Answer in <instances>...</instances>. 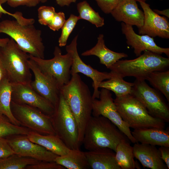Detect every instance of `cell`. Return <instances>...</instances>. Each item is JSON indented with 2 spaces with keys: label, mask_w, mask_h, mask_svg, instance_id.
<instances>
[{
  "label": "cell",
  "mask_w": 169,
  "mask_h": 169,
  "mask_svg": "<svg viewBox=\"0 0 169 169\" xmlns=\"http://www.w3.org/2000/svg\"><path fill=\"white\" fill-rule=\"evenodd\" d=\"M60 93L65 99L77 124L79 140L82 142L85 130L92 116L93 99L88 86L78 74L71 75Z\"/></svg>",
  "instance_id": "6da1fadb"
},
{
  "label": "cell",
  "mask_w": 169,
  "mask_h": 169,
  "mask_svg": "<svg viewBox=\"0 0 169 169\" xmlns=\"http://www.w3.org/2000/svg\"><path fill=\"white\" fill-rule=\"evenodd\" d=\"M129 140L110 120L100 115L92 116L86 126L82 143L88 151L108 148L115 152L120 142Z\"/></svg>",
  "instance_id": "7a4b0ae2"
},
{
  "label": "cell",
  "mask_w": 169,
  "mask_h": 169,
  "mask_svg": "<svg viewBox=\"0 0 169 169\" xmlns=\"http://www.w3.org/2000/svg\"><path fill=\"white\" fill-rule=\"evenodd\" d=\"M169 67V58L145 50L135 59L119 60L109 69L111 72L123 78L132 76L136 79L145 80L151 72L167 70Z\"/></svg>",
  "instance_id": "3957f363"
},
{
  "label": "cell",
  "mask_w": 169,
  "mask_h": 169,
  "mask_svg": "<svg viewBox=\"0 0 169 169\" xmlns=\"http://www.w3.org/2000/svg\"><path fill=\"white\" fill-rule=\"evenodd\" d=\"M9 36L23 51L35 57L44 59L45 46L42 31L34 24L23 25L16 20L0 22V33Z\"/></svg>",
  "instance_id": "277c9868"
},
{
  "label": "cell",
  "mask_w": 169,
  "mask_h": 169,
  "mask_svg": "<svg viewBox=\"0 0 169 169\" xmlns=\"http://www.w3.org/2000/svg\"><path fill=\"white\" fill-rule=\"evenodd\" d=\"M114 101L120 116L130 128H165V122L151 115L144 105L131 95L116 97Z\"/></svg>",
  "instance_id": "5b68a950"
},
{
  "label": "cell",
  "mask_w": 169,
  "mask_h": 169,
  "mask_svg": "<svg viewBox=\"0 0 169 169\" xmlns=\"http://www.w3.org/2000/svg\"><path fill=\"white\" fill-rule=\"evenodd\" d=\"M0 59L12 84H29L32 81L28 63L29 54L22 50L13 39L0 47Z\"/></svg>",
  "instance_id": "8992f818"
},
{
  "label": "cell",
  "mask_w": 169,
  "mask_h": 169,
  "mask_svg": "<svg viewBox=\"0 0 169 169\" xmlns=\"http://www.w3.org/2000/svg\"><path fill=\"white\" fill-rule=\"evenodd\" d=\"M51 118L56 135L69 149L80 150L81 144L76 121L61 93Z\"/></svg>",
  "instance_id": "52a82bcc"
},
{
  "label": "cell",
  "mask_w": 169,
  "mask_h": 169,
  "mask_svg": "<svg viewBox=\"0 0 169 169\" xmlns=\"http://www.w3.org/2000/svg\"><path fill=\"white\" fill-rule=\"evenodd\" d=\"M10 107L13 115L21 126L42 135H56L50 116L36 108L12 101Z\"/></svg>",
  "instance_id": "ba28073f"
},
{
  "label": "cell",
  "mask_w": 169,
  "mask_h": 169,
  "mask_svg": "<svg viewBox=\"0 0 169 169\" xmlns=\"http://www.w3.org/2000/svg\"><path fill=\"white\" fill-rule=\"evenodd\" d=\"M63 55L60 48L55 47L54 57L50 59L38 58L29 55L37 67L44 74L54 79L61 88L67 84L71 78V68L72 58L70 52Z\"/></svg>",
  "instance_id": "9c48e42d"
},
{
  "label": "cell",
  "mask_w": 169,
  "mask_h": 169,
  "mask_svg": "<svg viewBox=\"0 0 169 169\" xmlns=\"http://www.w3.org/2000/svg\"><path fill=\"white\" fill-rule=\"evenodd\" d=\"M131 95L138 99L152 116L169 122V108L160 93L142 79H136Z\"/></svg>",
  "instance_id": "30bf717a"
},
{
  "label": "cell",
  "mask_w": 169,
  "mask_h": 169,
  "mask_svg": "<svg viewBox=\"0 0 169 169\" xmlns=\"http://www.w3.org/2000/svg\"><path fill=\"white\" fill-rule=\"evenodd\" d=\"M99 100H93L92 114L93 116L101 115L108 119L132 143L137 142L132 136L130 128L123 120L118 112L110 90L102 88Z\"/></svg>",
  "instance_id": "8fae6325"
},
{
  "label": "cell",
  "mask_w": 169,
  "mask_h": 169,
  "mask_svg": "<svg viewBox=\"0 0 169 169\" xmlns=\"http://www.w3.org/2000/svg\"><path fill=\"white\" fill-rule=\"evenodd\" d=\"M78 37L77 35L70 44L66 47V51L71 53L72 58L73 61L70 70L71 75L80 73L90 78L93 80L92 85L94 89L92 95L93 99H99L100 91L99 90V88L100 84L105 80L110 79L111 75L110 72H101L94 69L82 60L77 50Z\"/></svg>",
  "instance_id": "7c38bea8"
},
{
  "label": "cell",
  "mask_w": 169,
  "mask_h": 169,
  "mask_svg": "<svg viewBox=\"0 0 169 169\" xmlns=\"http://www.w3.org/2000/svg\"><path fill=\"white\" fill-rule=\"evenodd\" d=\"M14 152L20 156L39 161H54L58 156L43 146L34 143L25 135L16 134L5 138Z\"/></svg>",
  "instance_id": "4fadbf2b"
},
{
  "label": "cell",
  "mask_w": 169,
  "mask_h": 169,
  "mask_svg": "<svg viewBox=\"0 0 169 169\" xmlns=\"http://www.w3.org/2000/svg\"><path fill=\"white\" fill-rule=\"evenodd\" d=\"M11 101L36 108L50 116L55 110L54 106L33 90L30 84H12Z\"/></svg>",
  "instance_id": "5bb4252c"
},
{
  "label": "cell",
  "mask_w": 169,
  "mask_h": 169,
  "mask_svg": "<svg viewBox=\"0 0 169 169\" xmlns=\"http://www.w3.org/2000/svg\"><path fill=\"white\" fill-rule=\"evenodd\" d=\"M28 63L34 76V80L30 83V86L55 107L59 100L60 87L54 79L41 72L32 60L29 58Z\"/></svg>",
  "instance_id": "9a60e30c"
},
{
  "label": "cell",
  "mask_w": 169,
  "mask_h": 169,
  "mask_svg": "<svg viewBox=\"0 0 169 169\" xmlns=\"http://www.w3.org/2000/svg\"><path fill=\"white\" fill-rule=\"evenodd\" d=\"M139 2L144 14L143 24L138 28L139 34L169 39V22L167 18L155 13L145 2Z\"/></svg>",
  "instance_id": "2e32d148"
},
{
  "label": "cell",
  "mask_w": 169,
  "mask_h": 169,
  "mask_svg": "<svg viewBox=\"0 0 169 169\" xmlns=\"http://www.w3.org/2000/svg\"><path fill=\"white\" fill-rule=\"evenodd\" d=\"M121 31L126 39L127 44L134 49L136 55L138 57L142 51L148 50L159 54H165L169 56V48L160 47L156 44L153 38L146 35H139L136 33L132 26L122 22Z\"/></svg>",
  "instance_id": "e0dca14e"
},
{
  "label": "cell",
  "mask_w": 169,
  "mask_h": 169,
  "mask_svg": "<svg viewBox=\"0 0 169 169\" xmlns=\"http://www.w3.org/2000/svg\"><path fill=\"white\" fill-rule=\"evenodd\" d=\"M110 14L116 21L135 25L138 28L144 23V12L139 8L135 0H120Z\"/></svg>",
  "instance_id": "ac0fdd59"
},
{
  "label": "cell",
  "mask_w": 169,
  "mask_h": 169,
  "mask_svg": "<svg viewBox=\"0 0 169 169\" xmlns=\"http://www.w3.org/2000/svg\"><path fill=\"white\" fill-rule=\"evenodd\" d=\"M133 147L134 157L144 167L151 169H168L155 146L137 142Z\"/></svg>",
  "instance_id": "d6986e66"
},
{
  "label": "cell",
  "mask_w": 169,
  "mask_h": 169,
  "mask_svg": "<svg viewBox=\"0 0 169 169\" xmlns=\"http://www.w3.org/2000/svg\"><path fill=\"white\" fill-rule=\"evenodd\" d=\"M131 134L137 142L169 147V130L157 128L134 129Z\"/></svg>",
  "instance_id": "ffe728a7"
},
{
  "label": "cell",
  "mask_w": 169,
  "mask_h": 169,
  "mask_svg": "<svg viewBox=\"0 0 169 169\" xmlns=\"http://www.w3.org/2000/svg\"><path fill=\"white\" fill-rule=\"evenodd\" d=\"M114 151L104 148L84 152V153L92 169H121L116 162Z\"/></svg>",
  "instance_id": "44dd1931"
},
{
  "label": "cell",
  "mask_w": 169,
  "mask_h": 169,
  "mask_svg": "<svg viewBox=\"0 0 169 169\" xmlns=\"http://www.w3.org/2000/svg\"><path fill=\"white\" fill-rule=\"evenodd\" d=\"M104 37L103 34H99L96 44L91 49L83 52L81 55L83 56H96L99 59L101 64L109 69L120 59L127 57L128 55L124 53L115 52L109 49L105 45Z\"/></svg>",
  "instance_id": "7402d4cb"
},
{
  "label": "cell",
  "mask_w": 169,
  "mask_h": 169,
  "mask_svg": "<svg viewBox=\"0 0 169 169\" xmlns=\"http://www.w3.org/2000/svg\"><path fill=\"white\" fill-rule=\"evenodd\" d=\"M27 136L31 141L43 146L58 156L66 155L72 150L56 135H43L31 131Z\"/></svg>",
  "instance_id": "603a6c76"
},
{
  "label": "cell",
  "mask_w": 169,
  "mask_h": 169,
  "mask_svg": "<svg viewBox=\"0 0 169 169\" xmlns=\"http://www.w3.org/2000/svg\"><path fill=\"white\" fill-rule=\"evenodd\" d=\"M134 157L133 147L128 140L122 141L118 144L115 152V158L121 169H141Z\"/></svg>",
  "instance_id": "cb8c5ba5"
},
{
  "label": "cell",
  "mask_w": 169,
  "mask_h": 169,
  "mask_svg": "<svg viewBox=\"0 0 169 169\" xmlns=\"http://www.w3.org/2000/svg\"><path fill=\"white\" fill-rule=\"evenodd\" d=\"M12 93V83L7 76L0 81V114L6 116L13 124L21 126L12 112L10 104Z\"/></svg>",
  "instance_id": "d4e9b609"
},
{
  "label": "cell",
  "mask_w": 169,
  "mask_h": 169,
  "mask_svg": "<svg viewBox=\"0 0 169 169\" xmlns=\"http://www.w3.org/2000/svg\"><path fill=\"white\" fill-rule=\"evenodd\" d=\"M54 161L68 169H86L90 167L84 152L80 150H71L66 155L58 156Z\"/></svg>",
  "instance_id": "484cf974"
},
{
  "label": "cell",
  "mask_w": 169,
  "mask_h": 169,
  "mask_svg": "<svg viewBox=\"0 0 169 169\" xmlns=\"http://www.w3.org/2000/svg\"><path fill=\"white\" fill-rule=\"evenodd\" d=\"M111 77L106 81H102L99 88H103L112 91L116 97H121L131 94L134 85L133 83L126 82L123 78L110 71Z\"/></svg>",
  "instance_id": "4316f807"
},
{
  "label": "cell",
  "mask_w": 169,
  "mask_h": 169,
  "mask_svg": "<svg viewBox=\"0 0 169 169\" xmlns=\"http://www.w3.org/2000/svg\"><path fill=\"white\" fill-rule=\"evenodd\" d=\"M146 80L165 97L169 102V70L155 71L150 73Z\"/></svg>",
  "instance_id": "83f0119b"
},
{
  "label": "cell",
  "mask_w": 169,
  "mask_h": 169,
  "mask_svg": "<svg viewBox=\"0 0 169 169\" xmlns=\"http://www.w3.org/2000/svg\"><path fill=\"white\" fill-rule=\"evenodd\" d=\"M39 161L32 158L14 153L0 158V169H25L27 166Z\"/></svg>",
  "instance_id": "f1b7e54d"
},
{
  "label": "cell",
  "mask_w": 169,
  "mask_h": 169,
  "mask_svg": "<svg viewBox=\"0 0 169 169\" xmlns=\"http://www.w3.org/2000/svg\"><path fill=\"white\" fill-rule=\"evenodd\" d=\"M77 8L80 19L87 20L97 28L102 27L104 25V18L93 9L87 1L84 0L78 3Z\"/></svg>",
  "instance_id": "f546056e"
},
{
  "label": "cell",
  "mask_w": 169,
  "mask_h": 169,
  "mask_svg": "<svg viewBox=\"0 0 169 169\" xmlns=\"http://www.w3.org/2000/svg\"><path fill=\"white\" fill-rule=\"evenodd\" d=\"M28 129L12 123L5 115L0 114V137L16 134L27 135L30 131Z\"/></svg>",
  "instance_id": "4dcf8cb0"
},
{
  "label": "cell",
  "mask_w": 169,
  "mask_h": 169,
  "mask_svg": "<svg viewBox=\"0 0 169 169\" xmlns=\"http://www.w3.org/2000/svg\"><path fill=\"white\" fill-rule=\"evenodd\" d=\"M79 20L78 16L71 14L66 20L61 28V33L58 40L60 47L64 46L66 45L69 37Z\"/></svg>",
  "instance_id": "1f68e13d"
},
{
  "label": "cell",
  "mask_w": 169,
  "mask_h": 169,
  "mask_svg": "<svg viewBox=\"0 0 169 169\" xmlns=\"http://www.w3.org/2000/svg\"><path fill=\"white\" fill-rule=\"evenodd\" d=\"M38 22L41 25L47 26L56 12L53 7L42 6L38 8Z\"/></svg>",
  "instance_id": "d6a6232c"
},
{
  "label": "cell",
  "mask_w": 169,
  "mask_h": 169,
  "mask_svg": "<svg viewBox=\"0 0 169 169\" xmlns=\"http://www.w3.org/2000/svg\"><path fill=\"white\" fill-rule=\"evenodd\" d=\"M3 14H7L14 18L15 20L19 23L23 25L33 24L35 23V20L33 18H28L24 17L22 13L18 11L14 13H11L5 10L2 6L0 3V18H1Z\"/></svg>",
  "instance_id": "836d02e7"
},
{
  "label": "cell",
  "mask_w": 169,
  "mask_h": 169,
  "mask_svg": "<svg viewBox=\"0 0 169 169\" xmlns=\"http://www.w3.org/2000/svg\"><path fill=\"white\" fill-rule=\"evenodd\" d=\"M66 20L65 14L63 12H56L47 26L53 31H58L61 28Z\"/></svg>",
  "instance_id": "e575fe53"
},
{
  "label": "cell",
  "mask_w": 169,
  "mask_h": 169,
  "mask_svg": "<svg viewBox=\"0 0 169 169\" xmlns=\"http://www.w3.org/2000/svg\"><path fill=\"white\" fill-rule=\"evenodd\" d=\"M63 166L54 161H40L38 163L27 166L25 169H64Z\"/></svg>",
  "instance_id": "d590c367"
},
{
  "label": "cell",
  "mask_w": 169,
  "mask_h": 169,
  "mask_svg": "<svg viewBox=\"0 0 169 169\" xmlns=\"http://www.w3.org/2000/svg\"><path fill=\"white\" fill-rule=\"evenodd\" d=\"M99 7L104 13H110L120 0H95Z\"/></svg>",
  "instance_id": "8d00e7d4"
},
{
  "label": "cell",
  "mask_w": 169,
  "mask_h": 169,
  "mask_svg": "<svg viewBox=\"0 0 169 169\" xmlns=\"http://www.w3.org/2000/svg\"><path fill=\"white\" fill-rule=\"evenodd\" d=\"M41 0H7L8 4L11 7L16 8L20 6L34 7L40 2Z\"/></svg>",
  "instance_id": "74e56055"
},
{
  "label": "cell",
  "mask_w": 169,
  "mask_h": 169,
  "mask_svg": "<svg viewBox=\"0 0 169 169\" xmlns=\"http://www.w3.org/2000/svg\"><path fill=\"white\" fill-rule=\"evenodd\" d=\"M14 153L5 138L0 137V158L7 157Z\"/></svg>",
  "instance_id": "f35d334b"
},
{
  "label": "cell",
  "mask_w": 169,
  "mask_h": 169,
  "mask_svg": "<svg viewBox=\"0 0 169 169\" xmlns=\"http://www.w3.org/2000/svg\"><path fill=\"white\" fill-rule=\"evenodd\" d=\"M158 150L161 159L169 169V147L160 146Z\"/></svg>",
  "instance_id": "ab89813d"
},
{
  "label": "cell",
  "mask_w": 169,
  "mask_h": 169,
  "mask_svg": "<svg viewBox=\"0 0 169 169\" xmlns=\"http://www.w3.org/2000/svg\"><path fill=\"white\" fill-rule=\"evenodd\" d=\"M77 0H56L58 5L60 7L69 6L71 3H75Z\"/></svg>",
  "instance_id": "60d3db41"
},
{
  "label": "cell",
  "mask_w": 169,
  "mask_h": 169,
  "mask_svg": "<svg viewBox=\"0 0 169 169\" xmlns=\"http://www.w3.org/2000/svg\"><path fill=\"white\" fill-rule=\"evenodd\" d=\"M169 9L167 8L164 9L163 10H159L158 9H154L153 11L158 14L163 15L167 17L168 18H169Z\"/></svg>",
  "instance_id": "b9f144b4"
},
{
  "label": "cell",
  "mask_w": 169,
  "mask_h": 169,
  "mask_svg": "<svg viewBox=\"0 0 169 169\" xmlns=\"http://www.w3.org/2000/svg\"><path fill=\"white\" fill-rule=\"evenodd\" d=\"M6 76L7 75L6 71L0 59V81Z\"/></svg>",
  "instance_id": "7bdbcfd3"
},
{
  "label": "cell",
  "mask_w": 169,
  "mask_h": 169,
  "mask_svg": "<svg viewBox=\"0 0 169 169\" xmlns=\"http://www.w3.org/2000/svg\"><path fill=\"white\" fill-rule=\"evenodd\" d=\"M9 39V38H0V47L5 45Z\"/></svg>",
  "instance_id": "ee69618b"
},
{
  "label": "cell",
  "mask_w": 169,
  "mask_h": 169,
  "mask_svg": "<svg viewBox=\"0 0 169 169\" xmlns=\"http://www.w3.org/2000/svg\"><path fill=\"white\" fill-rule=\"evenodd\" d=\"M7 0H0V3L2 4L7 2Z\"/></svg>",
  "instance_id": "f6af8a7d"
},
{
  "label": "cell",
  "mask_w": 169,
  "mask_h": 169,
  "mask_svg": "<svg viewBox=\"0 0 169 169\" xmlns=\"http://www.w3.org/2000/svg\"><path fill=\"white\" fill-rule=\"evenodd\" d=\"M136 1H138V2H145V1L146 0H135ZM160 0V1H162L163 0Z\"/></svg>",
  "instance_id": "bcb514c9"
},
{
  "label": "cell",
  "mask_w": 169,
  "mask_h": 169,
  "mask_svg": "<svg viewBox=\"0 0 169 169\" xmlns=\"http://www.w3.org/2000/svg\"><path fill=\"white\" fill-rule=\"evenodd\" d=\"M48 0H41L40 2L42 3H44L47 1Z\"/></svg>",
  "instance_id": "7dc6e473"
}]
</instances>
